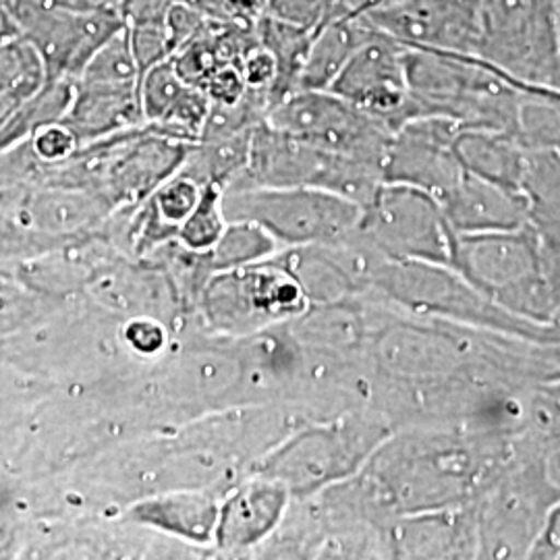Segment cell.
<instances>
[{
    "instance_id": "obj_1",
    "label": "cell",
    "mask_w": 560,
    "mask_h": 560,
    "mask_svg": "<svg viewBox=\"0 0 560 560\" xmlns=\"http://www.w3.org/2000/svg\"><path fill=\"white\" fill-rule=\"evenodd\" d=\"M405 65L416 119L442 117L463 129L501 131L511 138L521 98L534 88L476 55L405 48Z\"/></svg>"
},
{
    "instance_id": "obj_2",
    "label": "cell",
    "mask_w": 560,
    "mask_h": 560,
    "mask_svg": "<svg viewBox=\"0 0 560 560\" xmlns=\"http://www.w3.org/2000/svg\"><path fill=\"white\" fill-rule=\"evenodd\" d=\"M476 57L560 92V0H483Z\"/></svg>"
},
{
    "instance_id": "obj_3",
    "label": "cell",
    "mask_w": 560,
    "mask_h": 560,
    "mask_svg": "<svg viewBox=\"0 0 560 560\" xmlns=\"http://www.w3.org/2000/svg\"><path fill=\"white\" fill-rule=\"evenodd\" d=\"M226 221H249L284 243L332 241L355 229L360 201L320 187H252L224 191Z\"/></svg>"
},
{
    "instance_id": "obj_4",
    "label": "cell",
    "mask_w": 560,
    "mask_h": 560,
    "mask_svg": "<svg viewBox=\"0 0 560 560\" xmlns=\"http://www.w3.org/2000/svg\"><path fill=\"white\" fill-rule=\"evenodd\" d=\"M266 120L280 131L382 171L395 129L330 90H298L275 104Z\"/></svg>"
},
{
    "instance_id": "obj_5",
    "label": "cell",
    "mask_w": 560,
    "mask_h": 560,
    "mask_svg": "<svg viewBox=\"0 0 560 560\" xmlns=\"http://www.w3.org/2000/svg\"><path fill=\"white\" fill-rule=\"evenodd\" d=\"M7 4L20 36L38 50L46 81L78 80L102 46L125 30L117 9L65 11L21 0H7Z\"/></svg>"
},
{
    "instance_id": "obj_6",
    "label": "cell",
    "mask_w": 560,
    "mask_h": 560,
    "mask_svg": "<svg viewBox=\"0 0 560 560\" xmlns=\"http://www.w3.org/2000/svg\"><path fill=\"white\" fill-rule=\"evenodd\" d=\"M361 226L374 233L382 247L397 256H413L430 261H455V241L441 201L432 194L402 185L382 183L376 194L363 203Z\"/></svg>"
},
{
    "instance_id": "obj_7",
    "label": "cell",
    "mask_w": 560,
    "mask_h": 560,
    "mask_svg": "<svg viewBox=\"0 0 560 560\" xmlns=\"http://www.w3.org/2000/svg\"><path fill=\"white\" fill-rule=\"evenodd\" d=\"M483 0H386L361 18L405 48L476 55Z\"/></svg>"
},
{
    "instance_id": "obj_8",
    "label": "cell",
    "mask_w": 560,
    "mask_h": 560,
    "mask_svg": "<svg viewBox=\"0 0 560 560\" xmlns=\"http://www.w3.org/2000/svg\"><path fill=\"white\" fill-rule=\"evenodd\" d=\"M330 92L363 113L388 122L395 131L402 122L416 119L407 81L405 46L381 32L349 59L330 85Z\"/></svg>"
},
{
    "instance_id": "obj_9",
    "label": "cell",
    "mask_w": 560,
    "mask_h": 560,
    "mask_svg": "<svg viewBox=\"0 0 560 560\" xmlns=\"http://www.w3.org/2000/svg\"><path fill=\"white\" fill-rule=\"evenodd\" d=\"M459 129L455 120L442 117H418L402 122L384 159V183L411 185L441 200L465 173L455 152Z\"/></svg>"
},
{
    "instance_id": "obj_10",
    "label": "cell",
    "mask_w": 560,
    "mask_h": 560,
    "mask_svg": "<svg viewBox=\"0 0 560 560\" xmlns=\"http://www.w3.org/2000/svg\"><path fill=\"white\" fill-rule=\"evenodd\" d=\"M305 298L289 272L264 266L224 270L208 291L210 318L224 328H254L300 314Z\"/></svg>"
},
{
    "instance_id": "obj_11",
    "label": "cell",
    "mask_w": 560,
    "mask_h": 560,
    "mask_svg": "<svg viewBox=\"0 0 560 560\" xmlns=\"http://www.w3.org/2000/svg\"><path fill=\"white\" fill-rule=\"evenodd\" d=\"M439 201L448 224L465 233L517 231L529 224L523 194L504 189L471 173H463L457 185Z\"/></svg>"
},
{
    "instance_id": "obj_12",
    "label": "cell",
    "mask_w": 560,
    "mask_h": 560,
    "mask_svg": "<svg viewBox=\"0 0 560 560\" xmlns=\"http://www.w3.org/2000/svg\"><path fill=\"white\" fill-rule=\"evenodd\" d=\"M287 488L279 480H256L241 486L221 504L214 541L224 550H243L268 538L284 515Z\"/></svg>"
},
{
    "instance_id": "obj_13",
    "label": "cell",
    "mask_w": 560,
    "mask_h": 560,
    "mask_svg": "<svg viewBox=\"0 0 560 560\" xmlns=\"http://www.w3.org/2000/svg\"><path fill=\"white\" fill-rule=\"evenodd\" d=\"M62 122L78 136L81 148L145 125L140 85L104 88L73 81V98Z\"/></svg>"
},
{
    "instance_id": "obj_14",
    "label": "cell",
    "mask_w": 560,
    "mask_h": 560,
    "mask_svg": "<svg viewBox=\"0 0 560 560\" xmlns=\"http://www.w3.org/2000/svg\"><path fill=\"white\" fill-rule=\"evenodd\" d=\"M129 515L136 523L162 534L191 544H208L217 536L221 504L201 492H175L140 502Z\"/></svg>"
},
{
    "instance_id": "obj_15",
    "label": "cell",
    "mask_w": 560,
    "mask_h": 560,
    "mask_svg": "<svg viewBox=\"0 0 560 560\" xmlns=\"http://www.w3.org/2000/svg\"><path fill=\"white\" fill-rule=\"evenodd\" d=\"M376 30L361 15H342L322 23L314 34L301 71L300 90H330L349 59Z\"/></svg>"
},
{
    "instance_id": "obj_16",
    "label": "cell",
    "mask_w": 560,
    "mask_h": 560,
    "mask_svg": "<svg viewBox=\"0 0 560 560\" xmlns=\"http://www.w3.org/2000/svg\"><path fill=\"white\" fill-rule=\"evenodd\" d=\"M455 152L465 173L521 194L527 152L511 136L501 131L460 127Z\"/></svg>"
},
{
    "instance_id": "obj_17",
    "label": "cell",
    "mask_w": 560,
    "mask_h": 560,
    "mask_svg": "<svg viewBox=\"0 0 560 560\" xmlns=\"http://www.w3.org/2000/svg\"><path fill=\"white\" fill-rule=\"evenodd\" d=\"M46 83V71L38 50L15 36L0 44V125L9 119L21 104L38 94Z\"/></svg>"
},
{
    "instance_id": "obj_18",
    "label": "cell",
    "mask_w": 560,
    "mask_h": 560,
    "mask_svg": "<svg viewBox=\"0 0 560 560\" xmlns=\"http://www.w3.org/2000/svg\"><path fill=\"white\" fill-rule=\"evenodd\" d=\"M73 98V80L46 81L40 92L0 125V154L30 140L40 127L65 119Z\"/></svg>"
},
{
    "instance_id": "obj_19",
    "label": "cell",
    "mask_w": 560,
    "mask_h": 560,
    "mask_svg": "<svg viewBox=\"0 0 560 560\" xmlns=\"http://www.w3.org/2000/svg\"><path fill=\"white\" fill-rule=\"evenodd\" d=\"M275 237H270L260 224L249 221H229L221 241L212 252L203 254L210 258V266L219 272L235 270L270 256L275 249Z\"/></svg>"
},
{
    "instance_id": "obj_20",
    "label": "cell",
    "mask_w": 560,
    "mask_h": 560,
    "mask_svg": "<svg viewBox=\"0 0 560 560\" xmlns=\"http://www.w3.org/2000/svg\"><path fill=\"white\" fill-rule=\"evenodd\" d=\"M140 80L138 62L133 59L127 32L122 30L102 46L75 81L104 88H136Z\"/></svg>"
},
{
    "instance_id": "obj_21",
    "label": "cell",
    "mask_w": 560,
    "mask_h": 560,
    "mask_svg": "<svg viewBox=\"0 0 560 560\" xmlns=\"http://www.w3.org/2000/svg\"><path fill=\"white\" fill-rule=\"evenodd\" d=\"M224 189L221 185L208 183L203 185V194L196 210L189 219L180 224L179 237L183 247L191 254H208L221 241L226 229V214H224Z\"/></svg>"
},
{
    "instance_id": "obj_22",
    "label": "cell",
    "mask_w": 560,
    "mask_h": 560,
    "mask_svg": "<svg viewBox=\"0 0 560 560\" xmlns=\"http://www.w3.org/2000/svg\"><path fill=\"white\" fill-rule=\"evenodd\" d=\"M187 88L189 83L183 81L171 59L145 71L140 80L141 110L145 125L161 122Z\"/></svg>"
},
{
    "instance_id": "obj_23",
    "label": "cell",
    "mask_w": 560,
    "mask_h": 560,
    "mask_svg": "<svg viewBox=\"0 0 560 560\" xmlns=\"http://www.w3.org/2000/svg\"><path fill=\"white\" fill-rule=\"evenodd\" d=\"M214 25L217 21L212 23V27L201 34L200 38H196L194 42H189L187 46H183L180 50H177L171 60L177 69L180 78L185 83L189 85H196V88H203V83L210 80V75L222 67L221 57H219V50H217V44H214Z\"/></svg>"
},
{
    "instance_id": "obj_24",
    "label": "cell",
    "mask_w": 560,
    "mask_h": 560,
    "mask_svg": "<svg viewBox=\"0 0 560 560\" xmlns=\"http://www.w3.org/2000/svg\"><path fill=\"white\" fill-rule=\"evenodd\" d=\"M125 32L141 75L173 57V44L166 30V21L131 23V25H125Z\"/></svg>"
},
{
    "instance_id": "obj_25",
    "label": "cell",
    "mask_w": 560,
    "mask_h": 560,
    "mask_svg": "<svg viewBox=\"0 0 560 560\" xmlns=\"http://www.w3.org/2000/svg\"><path fill=\"white\" fill-rule=\"evenodd\" d=\"M25 143L42 166L62 164L73 159L81 148L78 136L62 120L44 125Z\"/></svg>"
},
{
    "instance_id": "obj_26",
    "label": "cell",
    "mask_w": 560,
    "mask_h": 560,
    "mask_svg": "<svg viewBox=\"0 0 560 560\" xmlns=\"http://www.w3.org/2000/svg\"><path fill=\"white\" fill-rule=\"evenodd\" d=\"M240 69L247 90L264 92L270 98V90L279 78V62L266 46H261L260 42L252 46L241 59Z\"/></svg>"
},
{
    "instance_id": "obj_27",
    "label": "cell",
    "mask_w": 560,
    "mask_h": 560,
    "mask_svg": "<svg viewBox=\"0 0 560 560\" xmlns=\"http://www.w3.org/2000/svg\"><path fill=\"white\" fill-rule=\"evenodd\" d=\"M266 15L289 21L301 27L318 30L326 15L324 0H268Z\"/></svg>"
},
{
    "instance_id": "obj_28",
    "label": "cell",
    "mask_w": 560,
    "mask_h": 560,
    "mask_svg": "<svg viewBox=\"0 0 560 560\" xmlns=\"http://www.w3.org/2000/svg\"><path fill=\"white\" fill-rule=\"evenodd\" d=\"M212 104L233 106L245 98L247 83L237 65H222L201 88Z\"/></svg>"
},
{
    "instance_id": "obj_29",
    "label": "cell",
    "mask_w": 560,
    "mask_h": 560,
    "mask_svg": "<svg viewBox=\"0 0 560 560\" xmlns=\"http://www.w3.org/2000/svg\"><path fill=\"white\" fill-rule=\"evenodd\" d=\"M196 7L210 20L256 23L266 15L268 0H198Z\"/></svg>"
},
{
    "instance_id": "obj_30",
    "label": "cell",
    "mask_w": 560,
    "mask_h": 560,
    "mask_svg": "<svg viewBox=\"0 0 560 560\" xmlns=\"http://www.w3.org/2000/svg\"><path fill=\"white\" fill-rule=\"evenodd\" d=\"M125 337H127V342L140 353H156V351H161L162 345H164V330H162L161 324H156V322H131L125 328Z\"/></svg>"
},
{
    "instance_id": "obj_31",
    "label": "cell",
    "mask_w": 560,
    "mask_h": 560,
    "mask_svg": "<svg viewBox=\"0 0 560 560\" xmlns=\"http://www.w3.org/2000/svg\"><path fill=\"white\" fill-rule=\"evenodd\" d=\"M529 557H546V559H560V502L550 511L548 521L538 541L534 544Z\"/></svg>"
},
{
    "instance_id": "obj_32",
    "label": "cell",
    "mask_w": 560,
    "mask_h": 560,
    "mask_svg": "<svg viewBox=\"0 0 560 560\" xmlns=\"http://www.w3.org/2000/svg\"><path fill=\"white\" fill-rule=\"evenodd\" d=\"M32 7L40 9H65V11H104V9H117L120 0H21Z\"/></svg>"
},
{
    "instance_id": "obj_33",
    "label": "cell",
    "mask_w": 560,
    "mask_h": 560,
    "mask_svg": "<svg viewBox=\"0 0 560 560\" xmlns=\"http://www.w3.org/2000/svg\"><path fill=\"white\" fill-rule=\"evenodd\" d=\"M15 36H20L18 23H15L13 15H11V11H9L7 0H0V44L13 40Z\"/></svg>"
},
{
    "instance_id": "obj_34",
    "label": "cell",
    "mask_w": 560,
    "mask_h": 560,
    "mask_svg": "<svg viewBox=\"0 0 560 560\" xmlns=\"http://www.w3.org/2000/svg\"><path fill=\"white\" fill-rule=\"evenodd\" d=\"M324 2H326L324 21L342 18V15H358V0H324Z\"/></svg>"
},
{
    "instance_id": "obj_35",
    "label": "cell",
    "mask_w": 560,
    "mask_h": 560,
    "mask_svg": "<svg viewBox=\"0 0 560 560\" xmlns=\"http://www.w3.org/2000/svg\"><path fill=\"white\" fill-rule=\"evenodd\" d=\"M381 2H386V0H358V15L365 13L368 9H372V7L381 4Z\"/></svg>"
}]
</instances>
